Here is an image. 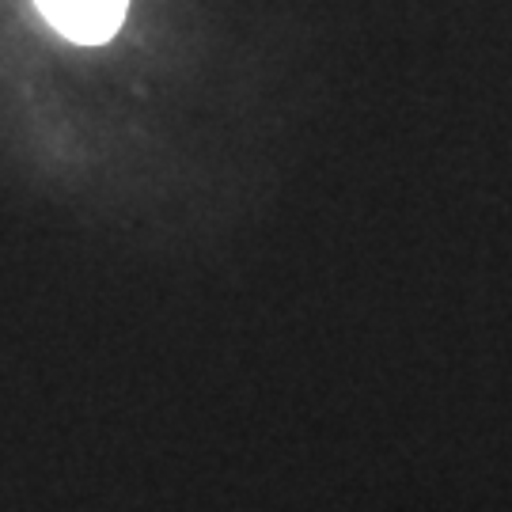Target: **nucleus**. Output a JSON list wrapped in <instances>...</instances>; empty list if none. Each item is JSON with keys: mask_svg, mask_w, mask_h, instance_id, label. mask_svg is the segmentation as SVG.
Listing matches in <instances>:
<instances>
[{"mask_svg": "<svg viewBox=\"0 0 512 512\" xmlns=\"http://www.w3.org/2000/svg\"><path fill=\"white\" fill-rule=\"evenodd\" d=\"M35 4L65 38L99 46L122 27L129 0H35Z\"/></svg>", "mask_w": 512, "mask_h": 512, "instance_id": "f257e3e1", "label": "nucleus"}]
</instances>
